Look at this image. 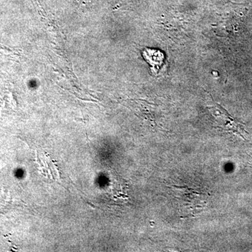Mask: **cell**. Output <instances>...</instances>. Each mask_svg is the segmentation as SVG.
<instances>
[{
    "instance_id": "6da1fadb",
    "label": "cell",
    "mask_w": 252,
    "mask_h": 252,
    "mask_svg": "<svg viewBox=\"0 0 252 252\" xmlns=\"http://www.w3.org/2000/svg\"><path fill=\"white\" fill-rule=\"evenodd\" d=\"M210 109V112L212 113V115L215 118L216 120L217 124H218L219 127L223 130L226 131H232L235 133H238V135L243 137L242 132H246L244 129L243 124L239 121L236 120L227 112L225 109L220 107V104L215 103V105L208 107Z\"/></svg>"
}]
</instances>
